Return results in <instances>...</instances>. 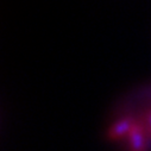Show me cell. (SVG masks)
Returning a JSON list of instances; mask_svg holds the SVG:
<instances>
[]
</instances>
